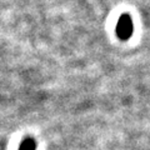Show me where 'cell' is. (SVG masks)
Masks as SVG:
<instances>
[{
	"label": "cell",
	"mask_w": 150,
	"mask_h": 150,
	"mask_svg": "<svg viewBox=\"0 0 150 150\" xmlns=\"http://www.w3.org/2000/svg\"><path fill=\"white\" fill-rule=\"evenodd\" d=\"M115 31L119 39L121 40H128L129 38L133 35L134 31V25H133V19L129 14H123L115 26Z\"/></svg>",
	"instance_id": "cell-1"
},
{
	"label": "cell",
	"mask_w": 150,
	"mask_h": 150,
	"mask_svg": "<svg viewBox=\"0 0 150 150\" xmlns=\"http://www.w3.org/2000/svg\"><path fill=\"white\" fill-rule=\"evenodd\" d=\"M18 150H36V140L35 138L30 137H24L23 140L20 142V145H19Z\"/></svg>",
	"instance_id": "cell-2"
}]
</instances>
